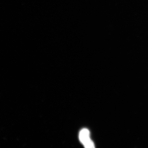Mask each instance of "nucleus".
I'll use <instances>...</instances> for the list:
<instances>
[{"instance_id":"nucleus-1","label":"nucleus","mask_w":148,"mask_h":148,"mask_svg":"<svg viewBox=\"0 0 148 148\" xmlns=\"http://www.w3.org/2000/svg\"><path fill=\"white\" fill-rule=\"evenodd\" d=\"M90 132L88 130L84 129L82 130L79 132V138L84 147L88 148H93L94 145L90 138Z\"/></svg>"}]
</instances>
